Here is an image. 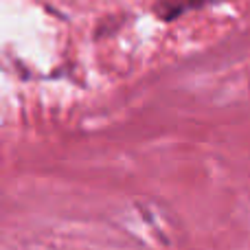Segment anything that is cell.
I'll use <instances>...</instances> for the list:
<instances>
[{
  "mask_svg": "<svg viewBox=\"0 0 250 250\" xmlns=\"http://www.w3.org/2000/svg\"><path fill=\"white\" fill-rule=\"evenodd\" d=\"M215 2H220V0H158L154 11L160 20L171 22V20H176V18L185 16V13L195 11V9H204Z\"/></svg>",
  "mask_w": 250,
  "mask_h": 250,
  "instance_id": "1",
  "label": "cell"
}]
</instances>
